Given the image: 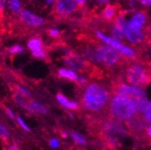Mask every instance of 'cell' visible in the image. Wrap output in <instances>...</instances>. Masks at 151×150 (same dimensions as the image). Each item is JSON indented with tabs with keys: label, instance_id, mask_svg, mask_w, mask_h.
Listing matches in <instances>:
<instances>
[{
	"label": "cell",
	"instance_id": "1",
	"mask_svg": "<svg viewBox=\"0 0 151 150\" xmlns=\"http://www.w3.org/2000/svg\"><path fill=\"white\" fill-rule=\"evenodd\" d=\"M110 101V93L104 86L91 83L84 91L82 103L86 111L93 113H99L105 111Z\"/></svg>",
	"mask_w": 151,
	"mask_h": 150
},
{
	"label": "cell",
	"instance_id": "2",
	"mask_svg": "<svg viewBox=\"0 0 151 150\" xmlns=\"http://www.w3.org/2000/svg\"><path fill=\"white\" fill-rule=\"evenodd\" d=\"M108 112L109 116L113 120L127 121L135 116L138 111L132 101L123 96L115 95L110 101Z\"/></svg>",
	"mask_w": 151,
	"mask_h": 150
},
{
	"label": "cell",
	"instance_id": "3",
	"mask_svg": "<svg viewBox=\"0 0 151 150\" xmlns=\"http://www.w3.org/2000/svg\"><path fill=\"white\" fill-rule=\"evenodd\" d=\"M100 131L101 135L105 139L107 144L112 146H116L120 139L123 138L127 134V130L122 123L111 118L106 120L103 123Z\"/></svg>",
	"mask_w": 151,
	"mask_h": 150
},
{
	"label": "cell",
	"instance_id": "4",
	"mask_svg": "<svg viewBox=\"0 0 151 150\" xmlns=\"http://www.w3.org/2000/svg\"><path fill=\"white\" fill-rule=\"evenodd\" d=\"M93 57L94 61L106 67H115L122 62L121 54L108 45H96L93 48Z\"/></svg>",
	"mask_w": 151,
	"mask_h": 150
},
{
	"label": "cell",
	"instance_id": "5",
	"mask_svg": "<svg viewBox=\"0 0 151 150\" xmlns=\"http://www.w3.org/2000/svg\"><path fill=\"white\" fill-rule=\"evenodd\" d=\"M126 79L127 81L135 85L137 88L146 87L151 81L149 73H147L146 70L139 65H130L126 70Z\"/></svg>",
	"mask_w": 151,
	"mask_h": 150
},
{
	"label": "cell",
	"instance_id": "6",
	"mask_svg": "<svg viewBox=\"0 0 151 150\" xmlns=\"http://www.w3.org/2000/svg\"><path fill=\"white\" fill-rule=\"evenodd\" d=\"M94 34L97 37L98 39H100L101 41H103L104 43H106L108 46H110L111 48L114 49L116 51H118L121 55H123L125 58L129 59V60H133L136 59L137 54L135 53V51L132 50L129 47H127L126 45L111 39V37H108L106 35H104L102 32L96 30L94 31Z\"/></svg>",
	"mask_w": 151,
	"mask_h": 150
},
{
	"label": "cell",
	"instance_id": "7",
	"mask_svg": "<svg viewBox=\"0 0 151 150\" xmlns=\"http://www.w3.org/2000/svg\"><path fill=\"white\" fill-rule=\"evenodd\" d=\"M79 5L73 0H56L52 14L57 17H68L79 10Z\"/></svg>",
	"mask_w": 151,
	"mask_h": 150
},
{
	"label": "cell",
	"instance_id": "8",
	"mask_svg": "<svg viewBox=\"0 0 151 150\" xmlns=\"http://www.w3.org/2000/svg\"><path fill=\"white\" fill-rule=\"evenodd\" d=\"M113 92L115 93V95L128 98L132 102H135L136 100L139 99L146 98L145 93L141 89L137 88L135 86L128 85L122 83L115 84L113 85Z\"/></svg>",
	"mask_w": 151,
	"mask_h": 150
},
{
	"label": "cell",
	"instance_id": "9",
	"mask_svg": "<svg viewBox=\"0 0 151 150\" xmlns=\"http://www.w3.org/2000/svg\"><path fill=\"white\" fill-rule=\"evenodd\" d=\"M150 32L151 30L148 28L146 30H141V31L131 29L129 26L128 21L126 22V24L124 27V33H125L126 38L128 42L132 45H139L142 43H147Z\"/></svg>",
	"mask_w": 151,
	"mask_h": 150
},
{
	"label": "cell",
	"instance_id": "10",
	"mask_svg": "<svg viewBox=\"0 0 151 150\" xmlns=\"http://www.w3.org/2000/svg\"><path fill=\"white\" fill-rule=\"evenodd\" d=\"M18 19L24 24L32 28H39L46 24V20L44 18L34 14L27 9H22L18 15Z\"/></svg>",
	"mask_w": 151,
	"mask_h": 150
},
{
	"label": "cell",
	"instance_id": "11",
	"mask_svg": "<svg viewBox=\"0 0 151 150\" xmlns=\"http://www.w3.org/2000/svg\"><path fill=\"white\" fill-rule=\"evenodd\" d=\"M126 126L131 134L136 136H143L144 132L150 125L143 116L136 114L126 121Z\"/></svg>",
	"mask_w": 151,
	"mask_h": 150
},
{
	"label": "cell",
	"instance_id": "12",
	"mask_svg": "<svg viewBox=\"0 0 151 150\" xmlns=\"http://www.w3.org/2000/svg\"><path fill=\"white\" fill-rule=\"evenodd\" d=\"M129 26L137 31L146 30V24H147V14L145 11H138L132 15L130 21H128Z\"/></svg>",
	"mask_w": 151,
	"mask_h": 150
},
{
	"label": "cell",
	"instance_id": "13",
	"mask_svg": "<svg viewBox=\"0 0 151 150\" xmlns=\"http://www.w3.org/2000/svg\"><path fill=\"white\" fill-rule=\"evenodd\" d=\"M64 62L68 67H71L72 69L82 70L87 67V63L82 58H80L78 55L75 54L74 52L70 51L66 54Z\"/></svg>",
	"mask_w": 151,
	"mask_h": 150
},
{
	"label": "cell",
	"instance_id": "14",
	"mask_svg": "<svg viewBox=\"0 0 151 150\" xmlns=\"http://www.w3.org/2000/svg\"><path fill=\"white\" fill-rule=\"evenodd\" d=\"M120 7L116 5H106L101 11L100 16L103 21L112 24L120 14Z\"/></svg>",
	"mask_w": 151,
	"mask_h": 150
},
{
	"label": "cell",
	"instance_id": "15",
	"mask_svg": "<svg viewBox=\"0 0 151 150\" xmlns=\"http://www.w3.org/2000/svg\"><path fill=\"white\" fill-rule=\"evenodd\" d=\"M7 9L8 13L13 17H18L23 9L20 0H7Z\"/></svg>",
	"mask_w": 151,
	"mask_h": 150
},
{
	"label": "cell",
	"instance_id": "16",
	"mask_svg": "<svg viewBox=\"0 0 151 150\" xmlns=\"http://www.w3.org/2000/svg\"><path fill=\"white\" fill-rule=\"evenodd\" d=\"M110 33L111 35V38L113 39V40H115L119 42H124L125 41V33L122 30L117 28L116 26H114L112 24H110Z\"/></svg>",
	"mask_w": 151,
	"mask_h": 150
},
{
	"label": "cell",
	"instance_id": "17",
	"mask_svg": "<svg viewBox=\"0 0 151 150\" xmlns=\"http://www.w3.org/2000/svg\"><path fill=\"white\" fill-rule=\"evenodd\" d=\"M57 100L59 101V103L60 104H62L63 106L68 108V109H72V110H76V109H78V105L77 103H74V102H68V100L63 95H61V93H58L57 95Z\"/></svg>",
	"mask_w": 151,
	"mask_h": 150
},
{
	"label": "cell",
	"instance_id": "18",
	"mask_svg": "<svg viewBox=\"0 0 151 150\" xmlns=\"http://www.w3.org/2000/svg\"><path fill=\"white\" fill-rule=\"evenodd\" d=\"M14 101L20 105L22 106L23 108H24L25 110H27L28 111H31V112H35L31 106H29V104L25 102L24 98L22 96L21 93H14Z\"/></svg>",
	"mask_w": 151,
	"mask_h": 150
},
{
	"label": "cell",
	"instance_id": "19",
	"mask_svg": "<svg viewBox=\"0 0 151 150\" xmlns=\"http://www.w3.org/2000/svg\"><path fill=\"white\" fill-rule=\"evenodd\" d=\"M59 75L61 78H68L70 80H77L78 76L77 74L75 73V71L71 70V69H64L61 68L59 70Z\"/></svg>",
	"mask_w": 151,
	"mask_h": 150
},
{
	"label": "cell",
	"instance_id": "20",
	"mask_svg": "<svg viewBox=\"0 0 151 150\" xmlns=\"http://www.w3.org/2000/svg\"><path fill=\"white\" fill-rule=\"evenodd\" d=\"M27 46L32 51V50H35L42 49V40L39 39V38H33V39L29 41Z\"/></svg>",
	"mask_w": 151,
	"mask_h": 150
},
{
	"label": "cell",
	"instance_id": "21",
	"mask_svg": "<svg viewBox=\"0 0 151 150\" xmlns=\"http://www.w3.org/2000/svg\"><path fill=\"white\" fill-rule=\"evenodd\" d=\"M31 107L34 111H38V112H41L42 114L47 113V109L45 106H43L42 104H41L40 103L35 102V101H32L31 102Z\"/></svg>",
	"mask_w": 151,
	"mask_h": 150
},
{
	"label": "cell",
	"instance_id": "22",
	"mask_svg": "<svg viewBox=\"0 0 151 150\" xmlns=\"http://www.w3.org/2000/svg\"><path fill=\"white\" fill-rule=\"evenodd\" d=\"M141 113H142V116L144 117V119L148 123H151V102H148V103L147 104L146 108L143 110Z\"/></svg>",
	"mask_w": 151,
	"mask_h": 150
},
{
	"label": "cell",
	"instance_id": "23",
	"mask_svg": "<svg viewBox=\"0 0 151 150\" xmlns=\"http://www.w3.org/2000/svg\"><path fill=\"white\" fill-rule=\"evenodd\" d=\"M71 137H72V139H74V141H75L76 143H78V144L85 145V144L86 143V139H85L81 135H79L78 133L73 132V133H71Z\"/></svg>",
	"mask_w": 151,
	"mask_h": 150
},
{
	"label": "cell",
	"instance_id": "24",
	"mask_svg": "<svg viewBox=\"0 0 151 150\" xmlns=\"http://www.w3.org/2000/svg\"><path fill=\"white\" fill-rule=\"evenodd\" d=\"M32 53L33 55V57L38 58V59H44L46 57V53H45V51H44V50L42 48L39 49V50H32Z\"/></svg>",
	"mask_w": 151,
	"mask_h": 150
},
{
	"label": "cell",
	"instance_id": "25",
	"mask_svg": "<svg viewBox=\"0 0 151 150\" xmlns=\"http://www.w3.org/2000/svg\"><path fill=\"white\" fill-rule=\"evenodd\" d=\"M7 6V0H0V14L4 18L6 14V8Z\"/></svg>",
	"mask_w": 151,
	"mask_h": 150
},
{
	"label": "cell",
	"instance_id": "26",
	"mask_svg": "<svg viewBox=\"0 0 151 150\" xmlns=\"http://www.w3.org/2000/svg\"><path fill=\"white\" fill-rule=\"evenodd\" d=\"M0 137L4 139H7L9 138V133L7 129L2 124H0Z\"/></svg>",
	"mask_w": 151,
	"mask_h": 150
},
{
	"label": "cell",
	"instance_id": "27",
	"mask_svg": "<svg viewBox=\"0 0 151 150\" xmlns=\"http://www.w3.org/2000/svg\"><path fill=\"white\" fill-rule=\"evenodd\" d=\"M23 51H24L23 47L19 46V45H14V46L11 47L10 50H9V52H10L11 54H18V53H21V52H23Z\"/></svg>",
	"mask_w": 151,
	"mask_h": 150
},
{
	"label": "cell",
	"instance_id": "28",
	"mask_svg": "<svg viewBox=\"0 0 151 150\" xmlns=\"http://www.w3.org/2000/svg\"><path fill=\"white\" fill-rule=\"evenodd\" d=\"M17 121H18V123H19V125H20L21 127H22V128H24V130H26V131H30V128L27 126V124L24 122V121L19 116V117H17Z\"/></svg>",
	"mask_w": 151,
	"mask_h": 150
},
{
	"label": "cell",
	"instance_id": "29",
	"mask_svg": "<svg viewBox=\"0 0 151 150\" xmlns=\"http://www.w3.org/2000/svg\"><path fill=\"white\" fill-rule=\"evenodd\" d=\"M48 34L49 36L50 37H54V38H56V37H58L60 35V32L58 29H55V28H52V29H50L48 31Z\"/></svg>",
	"mask_w": 151,
	"mask_h": 150
},
{
	"label": "cell",
	"instance_id": "30",
	"mask_svg": "<svg viewBox=\"0 0 151 150\" xmlns=\"http://www.w3.org/2000/svg\"><path fill=\"white\" fill-rule=\"evenodd\" d=\"M18 91H19V93H21L22 95H25V96H30V93H29V91L28 90H26L24 87H23V86H18Z\"/></svg>",
	"mask_w": 151,
	"mask_h": 150
},
{
	"label": "cell",
	"instance_id": "31",
	"mask_svg": "<svg viewBox=\"0 0 151 150\" xmlns=\"http://www.w3.org/2000/svg\"><path fill=\"white\" fill-rule=\"evenodd\" d=\"M60 143L58 141V139H52L50 141V146L52 147V148H57L59 146Z\"/></svg>",
	"mask_w": 151,
	"mask_h": 150
},
{
	"label": "cell",
	"instance_id": "32",
	"mask_svg": "<svg viewBox=\"0 0 151 150\" xmlns=\"http://www.w3.org/2000/svg\"><path fill=\"white\" fill-rule=\"evenodd\" d=\"M139 3L141 4V6L148 7L151 6V0H139Z\"/></svg>",
	"mask_w": 151,
	"mask_h": 150
},
{
	"label": "cell",
	"instance_id": "33",
	"mask_svg": "<svg viewBox=\"0 0 151 150\" xmlns=\"http://www.w3.org/2000/svg\"><path fill=\"white\" fill-rule=\"evenodd\" d=\"M143 135H146L147 138L148 139V140L151 142V126H149V127L147 128V130L145 131Z\"/></svg>",
	"mask_w": 151,
	"mask_h": 150
},
{
	"label": "cell",
	"instance_id": "34",
	"mask_svg": "<svg viewBox=\"0 0 151 150\" xmlns=\"http://www.w3.org/2000/svg\"><path fill=\"white\" fill-rule=\"evenodd\" d=\"M77 82H78V83H79L80 85H84V84H86V79L85 78H83V77H78V78H77Z\"/></svg>",
	"mask_w": 151,
	"mask_h": 150
},
{
	"label": "cell",
	"instance_id": "35",
	"mask_svg": "<svg viewBox=\"0 0 151 150\" xmlns=\"http://www.w3.org/2000/svg\"><path fill=\"white\" fill-rule=\"evenodd\" d=\"M6 111L7 115H8L12 120H14V113H13V111H12L9 108H6Z\"/></svg>",
	"mask_w": 151,
	"mask_h": 150
},
{
	"label": "cell",
	"instance_id": "36",
	"mask_svg": "<svg viewBox=\"0 0 151 150\" xmlns=\"http://www.w3.org/2000/svg\"><path fill=\"white\" fill-rule=\"evenodd\" d=\"M76 3H78L80 6H85V4H86V1L85 0H73Z\"/></svg>",
	"mask_w": 151,
	"mask_h": 150
},
{
	"label": "cell",
	"instance_id": "37",
	"mask_svg": "<svg viewBox=\"0 0 151 150\" xmlns=\"http://www.w3.org/2000/svg\"><path fill=\"white\" fill-rule=\"evenodd\" d=\"M149 46V50H150V52H151V32L149 33V36H148V39H147V42Z\"/></svg>",
	"mask_w": 151,
	"mask_h": 150
},
{
	"label": "cell",
	"instance_id": "38",
	"mask_svg": "<svg viewBox=\"0 0 151 150\" xmlns=\"http://www.w3.org/2000/svg\"><path fill=\"white\" fill-rule=\"evenodd\" d=\"M7 150H17V148H16V146H11L10 147H8Z\"/></svg>",
	"mask_w": 151,
	"mask_h": 150
},
{
	"label": "cell",
	"instance_id": "39",
	"mask_svg": "<svg viewBox=\"0 0 151 150\" xmlns=\"http://www.w3.org/2000/svg\"><path fill=\"white\" fill-rule=\"evenodd\" d=\"M4 19V18L1 16V14H0V25H1V23H2V20Z\"/></svg>",
	"mask_w": 151,
	"mask_h": 150
},
{
	"label": "cell",
	"instance_id": "40",
	"mask_svg": "<svg viewBox=\"0 0 151 150\" xmlns=\"http://www.w3.org/2000/svg\"><path fill=\"white\" fill-rule=\"evenodd\" d=\"M149 76H150V78H151V70L149 71Z\"/></svg>",
	"mask_w": 151,
	"mask_h": 150
}]
</instances>
